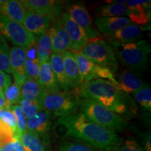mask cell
Segmentation results:
<instances>
[{
    "label": "cell",
    "instance_id": "6da1fadb",
    "mask_svg": "<svg viewBox=\"0 0 151 151\" xmlns=\"http://www.w3.org/2000/svg\"><path fill=\"white\" fill-rule=\"evenodd\" d=\"M58 124L65 128L67 137L83 140L101 150H116L122 143V139L116 132L92 122L81 112L59 118Z\"/></svg>",
    "mask_w": 151,
    "mask_h": 151
},
{
    "label": "cell",
    "instance_id": "7a4b0ae2",
    "mask_svg": "<svg viewBox=\"0 0 151 151\" xmlns=\"http://www.w3.org/2000/svg\"><path fill=\"white\" fill-rule=\"evenodd\" d=\"M78 89L77 93L81 99L94 100L119 116L127 113L132 105L129 103H133L127 93L104 79L98 78L85 83Z\"/></svg>",
    "mask_w": 151,
    "mask_h": 151
},
{
    "label": "cell",
    "instance_id": "3957f363",
    "mask_svg": "<svg viewBox=\"0 0 151 151\" xmlns=\"http://www.w3.org/2000/svg\"><path fill=\"white\" fill-rule=\"evenodd\" d=\"M117 60L124 67L134 72L142 71L146 67L151 48L144 39L124 43L111 45Z\"/></svg>",
    "mask_w": 151,
    "mask_h": 151
},
{
    "label": "cell",
    "instance_id": "277c9868",
    "mask_svg": "<svg viewBox=\"0 0 151 151\" xmlns=\"http://www.w3.org/2000/svg\"><path fill=\"white\" fill-rule=\"evenodd\" d=\"M80 109L89 120L111 131H123L127 124L121 116L109 111L97 101L81 99Z\"/></svg>",
    "mask_w": 151,
    "mask_h": 151
},
{
    "label": "cell",
    "instance_id": "5b68a950",
    "mask_svg": "<svg viewBox=\"0 0 151 151\" xmlns=\"http://www.w3.org/2000/svg\"><path fill=\"white\" fill-rule=\"evenodd\" d=\"M81 99L77 92L60 91L47 93L42 100L43 109L55 116L65 117L73 115L80 108Z\"/></svg>",
    "mask_w": 151,
    "mask_h": 151
},
{
    "label": "cell",
    "instance_id": "8992f818",
    "mask_svg": "<svg viewBox=\"0 0 151 151\" xmlns=\"http://www.w3.org/2000/svg\"><path fill=\"white\" fill-rule=\"evenodd\" d=\"M81 51L93 63L108 68L113 73L118 70V61L113 47L100 37L88 41Z\"/></svg>",
    "mask_w": 151,
    "mask_h": 151
},
{
    "label": "cell",
    "instance_id": "52a82bcc",
    "mask_svg": "<svg viewBox=\"0 0 151 151\" xmlns=\"http://www.w3.org/2000/svg\"><path fill=\"white\" fill-rule=\"evenodd\" d=\"M0 35L6 38L15 46L27 48L36 43V39L23 24L0 14Z\"/></svg>",
    "mask_w": 151,
    "mask_h": 151
},
{
    "label": "cell",
    "instance_id": "ba28073f",
    "mask_svg": "<svg viewBox=\"0 0 151 151\" xmlns=\"http://www.w3.org/2000/svg\"><path fill=\"white\" fill-rule=\"evenodd\" d=\"M75 55L83 83L95 79L101 78L112 83L115 86L118 85L113 76V73L108 68L93 63L88 58H86L81 50L76 52Z\"/></svg>",
    "mask_w": 151,
    "mask_h": 151
},
{
    "label": "cell",
    "instance_id": "9c48e42d",
    "mask_svg": "<svg viewBox=\"0 0 151 151\" xmlns=\"http://www.w3.org/2000/svg\"><path fill=\"white\" fill-rule=\"evenodd\" d=\"M68 14L86 33L88 41L99 38L100 34L94 26L91 17L83 3H76L67 9Z\"/></svg>",
    "mask_w": 151,
    "mask_h": 151
},
{
    "label": "cell",
    "instance_id": "30bf717a",
    "mask_svg": "<svg viewBox=\"0 0 151 151\" xmlns=\"http://www.w3.org/2000/svg\"><path fill=\"white\" fill-rule=\"evenodd\" d=\"M22 2L26 9L37 14L58 19L65 8V1L55 0H24Z\"/></svg>",
    "mask_w": 151,
    "mask_h": 151
},
{
    "label": "cell",
    "instance_id": "8fae6325",
    "mask_svg": "<svg viewBox=\"0 0 151 151\" xmlns=\"http://www.w3.org/2000/svg\"><path fill=\"white\" fill-rule=\"evenodd\" d=\"M60 20L71 40V51L73 53L80 51L88 41L86 33L82 28L73 21L67 13H62Z\"/></svg>",
    "mask_w": 151,
    "mask_h": 151
},
{
    "label": "cell",
    "instance_id": "7c38bea8",
    "mask_svg": "<svg viewBox=\"0 0 151 151\" xmlns=\"http://www.w3.org/2000/svg\"><path fill=\"white\" fill-rule=\"evenodd\" d=\"M51 41L52 53L62 54L71 50V42L60 22V18L54 20L48 29Z\"/></svg>",
    "mask_w": 151,
    "mask_h": 151
},
{
    "label": "cell",
    "instance_id": "4fadbf2b",
    "mask_svg": "<svg viewBox=\"0 0 151 151\" xmlns=\"http://www.w3.org/2000/svg\"><path fill=\"white\" fill-rule=\"evenodd\" d=\"M26 56L25 48L14 46L10 49L11 73L14 78V83L20 87L27 80V76L25 69Z\"/></svg>",
    "mask_w": 151,
    "mask_h": 151
},
{
    "label": "cell",
    "instance_id": "5bb4252c",
    "mask_svg": "<svg viewBox=\"0 0 151 151\" xmlns=\"http://www.w3.org/2000/svg\"><path fill=\"white\" fill-rule=\"evenodd\" d=\"M52 114L42 109L32 118L27 119V131L38 136L41 140L48 141L51 128Z\"/></svg>",
    "mask_w": 151,
    "mask_h": 151
},
{
    "label": "cell",
    "instance_id": "9a60e30c",
    "mask_svg": "<svg viewBox=\"0 0 151 151\" xmlns=\"http://www.w3.org/2000/svg\"><path fill=\"white\" fill-rule=\"evenodd\" d=\"M128 9L127 17L132 23L146 26L150 21V1L130 0L125 4Z\"/></svg>",
    "mask_w": 151,
    "mask_h": 151
},
{
    "label": "cell",
    "instance_id": "2e32d148",
    "mask_svg": "<svg viewBox=\"0 0 151 151\" xmlns=\"http://www.w3.org/2000/svg\"><path fill=\"white\" fill-rule=\"evenodd\" d=\"M54 19L37 14L27 9L24 16L23 26L35 38L43 35L48 31Z\"/></svg>",
    "mask_w": 151,
    "mask_h": 151
},
{
    "label": "cell",
    "instance_id": "e0dca14e",
    "mask_svg": "<svg viewBox=\"0 0 151 151\" xmlns=\"http://www.w3.org/2000/svg\"><path fill=\"white\" fill-rule=\"evenodd\" d=\"M142 31L143 29L141 27L131 23L104 37L111 45L124 44L140 40L142 37Z\"/></svg>",
    "mask_w": 151,
    "mask_h": 151
},
{
    "label": "cell",
    "instance_id": "ac0fdd59",
    "mask_svg": "<svg viewBox=\"0 0 151 151\" xmlns=\"http://www.w3.org/2000/svg\"><path fill=\"white\" fill-rule=\"evenodd\" d=\"M113 76L118 83L116 88L127 94L134 93L149 86L131 71L127 70H118L113 73Z\"/></svg>",
    "mask_w": 151,
    "mask_h": 151
},
{
    "label": "cell",
    "instance_id": "d6986e66",
    "mask_svg": "<svg viewBox=\"0 0 151 151\" xmlns=\"http://www.w3.org/2000/svg\"><path fill=\"white\" fill-rule=\"evenodd\" d=\"M64 68L67 79L72 89L79 88L83 84L75 53L66 51L62 53Z\"/></svg>",
    "mask_w": 151,
    "mask_h": 151
},
{
    "label": "cell",
    "instance_id": "ffe728a7",
    "mask_svg": "<svg viewBox=\"0 0 151 151\" xmlns=\"http://www.w3.org/2000/svg\"><path fill=\"white\" fill-rule=\"evenodd\" d=\"M94 23L99 33L106 36L131 24L132 22L127 17H103L96 19Z\"/></svg>",
    "mask_w": 151,
    "mask_h": 151
},
{
    "label": "cell",
    "instance_id": "44dd1931",
    "mask_svg": "<svg viewBox=\"0 0 151 151\" xmlns=\"http://www.w3.org/2000/svg\"><path fill=\"white\" fill-rule=\"evenodd\" d=\"M49 63L53 71L60 90L63 92L72 91L73 89L65 73L62 60V54L51 53L49 59Z\"/></svg>",
    "mask_w": 151,
    "mask_h": 151
},
{
    "label": "cell",
    "instance_id": "7402d4cb",
    "mask_svg": "<svg viewBox=\"0 0 151 151\" xmlns=\"http://www.w3.org/2000/svg\"><path fill=\"white\" fill-rule=\"evenodd\" d=\"M26 10L27 9L22 1L6 0L5 2L0 6V14L23 24Z\"/></svg>",
    "mask_w": 151,
    "mask_h": 151
},
{
    "label": "cell",
    "instance_id": "603a6c76",
    "mask_svg": "<svg viewBox=\"0 0 151 151\" xmlns=\"http://www.w3.org/2000/svg\"><path fill=\"white\" fill-rule=\"evenodd\" d=\"M38 82L47 93H55L61 91L49 62L41 63Z\"/></svg>",
    "mask_w": 151,
    "mask_h": 151
},
{
    "label": "cell",
    "instance_id": "cb8c5ba5",
    "mask_svg": "<svg viewBox=\"0 0 151 151\" xmlns=\"http://www.w3.org/2000/svg\"><path fill=\"white\" fill-rule=\"evenodd\" d=\"M47 92L39 83L38 81L27 78L24 83L21 87L20 96L22 99H27L33 101L42 102L43 97Z\"/></svg>",
    "mask_w": 151,
    "mask_h": 151
},
{
    "label": "cell",
    "instance_id": "d4e9b609",
    "mask_svg": "<svg viewBox=\"0 0 151 151\" xmlns=\"http://www.w3.org/2000/svg\"><path fill=\"white\" fill-rule=\"evenodd\" d=\"M108 4L98 7L95 15L98 18L103 17H124L127 16L128 9L124 4L114 3L109 1Z\"/></svg>",
    "mask_w": 151,
    "mask_h": 151
},
{
    "label": "cell",
    "instance_id": "484cf974",
    "mask_svg": "<svg viewBox=\"0 0 151 151\" xmlns=\"http://www.w3.org/2000/svg\"><path fill=\"white\" fill-rule=\"evenodd\" d=\"M19 141L27 151H48L46 143L40 138L28 131L20 136Z\"/></svg>",
    "mask_w": 151,
    "mask_h": 151
},
{
    "label": "cell",
    "instance_id": "4316f807",
    "mask_svg": "<svg viewBox=\"0 0 151 151\" xmlns=\"http://www.w3.org/2000/svg\"><path fill=\"white\" fill-rule=\"evenodd\" d=\"M36 46L38 59L41 63L49 62L51 50V41L48 31L43 35L36 37Z\"/></svg>",
    "mask_w": 151,
    "mask_h": 151
},
{
    "label": "cell",
    "instance_id": "83f0119b",
    "mask_svg": "<svg viewBox=\"0 0 151 151\" xmlns=\"http://www.w3.org/2000/svg\"><path fill=\"white\" fill-rule=\"evenodd\" d=\"M10 48L7 41L0 35V71L11 73L10 67Z\"/></svg>",
    "mask_w": 151,
    "mask_h": 151
},
{
    "label": "cell",
    "instance_id": "f1b7e54d",
    "mask_svg": "<svg viewBox=\"0 0 151 151\" xmlns=\"http://www.w3.org/2000/svg\"><path fill=\"white\" fill-rule=\"evenodd\" d=\"M20 90H21V87L15 83L14 82V83H11V86L7 88L4 93L5 98L6 109H11L13 106L18 104L19 101L21 99Z\"/></svg>",
    "mask_w": 151,
    "mask_h": 151
},
{
    "label": "cell",
    "instance_id": "f546056e",
    "mask_svg": "<svg viewBox=\"0 0 151 151\" xmlns=\"http://www.w3.org/2000/svg\"><path fill=\"white\" fill-rule=\"evenodd\" d=\"M18 105L20 106L26 119L32 118L37 112L43 109L42 103L40 101L22 99V98L20 99Z\"/></svg>",
    "mask_w": 151,
    "mask_h": 151
},
{
    "label": "cell",
    "instance_id": "4dcf8cb0",
    "mask_svg": "<svg viewBox=\"0 0 151 151\" xmlns=\"http://www.w3.org/2000/svg\"><path fill=\"white\" fill-rule=\"evenodd\" d=\"M134 98L135 101L143 110L150 111L151 110V88L149 85L147 87L142 88L134 92Z\"/></svg>",
    "mask_w": 151,
    "mask_h": 151
},
{
    "label": "cell",
    "instance_id": "1f68e13d",
    "mask_svg": "<svg viewBox=\"0 0 151 151\" xmlns=\"http://www.w3.org/2000/svg\"><path fill=\"white\" fill-rule=\"evenodd\" d=\"M11 109L13 111L16 118L17 133L16 139L19 140L20 136L27 131V119L24 116L23 113L18 104L13 106Z\"/></svg>",
    "mask_w": 151,
    "mask_h": 151
},
{
    "label": "cell",
    "instance_id": "d6a6232c",
    "mask_svg": "<svg viewBox=\"0 0 151 151\" xmlns=\"http://www.w3.org/2000/svg\"><path fill=\"white\" fill-rule=\"evenodd\" d=\"M41 62L39 59H29L26 58L25 69L27 78L38 81L39 72H40Z\"/></svg>",
    "mask_w": 151,
    "mask_h": 151
},
{
    "label": "cell",
    "instance_id": "836d02e7",
    "mask_svg": "<svg viewBox=\"0 0 151 151\" xmlns=\"http://www.w3.org/2000/svg\"><path fill=\"white\" fill-rule=\"evenodd\" d=\"M0 120L8 125L12 129L16 138L17 133L16 118L13 111L10 109H0Z\"/></svg>",
    "mask_w": 151,
    "mask_h": 151
},
{
    "label": "cell",
    "instance_id": "e575fe53",
    "mask_svg": "<svg viewBox=\"0 0 151 151\" xmlns=\"http://www.w3.org/2000/svg\"><path fill=\"white\" fill-rule=\"evenodd\" d=\"M15 140L18 139L15 138V134L12 129L0 120V148Z\"/></svg>",
    "mask_w": 151,
    "mask_h": 151
},
{
    "label": "cell",
    "instance_id": "d590c367",
    "mask_svg": "<svg viewBox=\"0 0 151 151\" xmlns=\"http://www.w3.org/2000/svg\"><path fill=\"white\" fill-rule=\"evenodd\" d=\"M60 151H99L89 147L70 141H65L60 146Z\"/></svg>",
    "mask_w": 151,
    "mask_h": 151
},
{
    "label": "cell",
    "instance_id": "8d00e7d4",
    "mask_svg": "<svg viewBox=\"0 0 151 151\" xmlns=\"http://www.w3.org/2000/svg\"><path fill=\"white\" fill-rule=\"evenodd\" d=\"M116 151H146L139 143L133 140L126 141L117 149Z\"/></svg>",
    "mask_w": 151,
    "mask_h": 151
},
{
    "label": "cell",
    "instance_id": "74e56055",
    "mask_svg": "<svg viewBox=\"0 0 151 151\" xmlns=\"http://www.w3.org/2000/svg\"><path fill=\"white\" fill-rule=\"evenodd\" d=\"M11 85V77L6 73L2 71H0V92L4 93Z\"/></svg>",
    "mask_w": 151,
    "mask_h": 151
},
{
    "label": "cell",
    "instance_id": "f35d334b",
    "mask_svg": "<svg viewBox=\"0 0 151 151\" xmlns=\"http://www.w3.org/2000/svg\"><path fill=\"white\" fill-rule=\"evenodd\" d=\"M19 143H20L19 140H15L13 142L9 143L7 145L2 147V148H0V151H14L16 147L18 146Z\"/></svg>",
    "mask_w": 151,
    "mask_h": 151
},
{
    "label": "cell",
    "instance_id": "ab89813d",
    "mask_svg": "<svg viewBox=\"0 0 151 151\" xmlns=\"http://www.w3.org/2000/svg\"><path fill=\"white\" fill-rule=\"evenodd\" d=\"M6 106V102H5V98L4 95L3 93L0 92V109H4Z\"/></svg>",
    "mask_w": 151,
    "mask_h": 151
},
{
    "label": "cell",
    "instance_id": "60d3db41",
    "mask_svg": "<svg viewBox=\"0 0 151 151\" xmlns=\"http://www.w3.org/2000/svg\"><path fill=\"white\" fill-rule=\"evenodd\" d=\"M14 151H27L25 150V148H24L23 146L20 143V142L19 143V144L18 145V146L16 147V148L15 149Z\"/></svg>",
    "mask_w": 151,
    "mask_h": 151
},
{
    "label": "cell",
    "instance_id": "b9f144b4",
    "mask_svg": "<svg viewBox=\"0 0 151 151\" xmlns=\"http://www.w3.org/2000/svg\"><path fill=\"white\" fill-rule=\"evenodd\" d=\"M5 1L6 0H0V6H1L5 2Z\"/></svg>",
    "mask_w": 151,
    "mask_h": 151
}]
</instances>
